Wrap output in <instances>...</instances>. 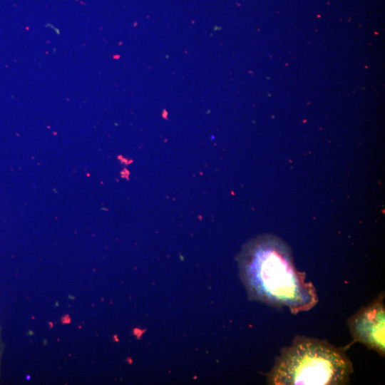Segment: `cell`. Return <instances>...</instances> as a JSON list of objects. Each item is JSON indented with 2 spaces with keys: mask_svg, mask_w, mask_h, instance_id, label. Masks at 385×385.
Segmentation results:
<instances>
[{
  "mask_svg": "<svg viewBox=\"0 0 385 385\" xmlns=\"http://www.w3.org/2000/svg\"><path fill=\"white\" fill-rule=\"evenodd\" d=\"M348 327L354 342L369 349L385 354V307L384 294L359 309L348 319Z\"/></svg>",
  "mask_w": 385,
  "mask_h": 385,
  "instance_id": "3",
  "label": "cell"
},
{
  "mask_svg": "<svg viewBox=\"0 0 385 385\" xmlns=\"http://www.w3.org/2000/svg\"><path fill=\"white\" fill-rule=\"evenodd\" d=\"M352 372V363L344 349L297 336L281 350L267 376L273 385H338L347 384Z\"/></svg>",
  "mask_w": 385,
  "mask_h": 385,
  "instance_id": "2",
  "label": "cell"
},
{
  "mask_svg": "<svg viewBox=\"0 0 385 385\" xmlns=\"http://www.w3.org/2000/svg\"><path fill=\"white\" fill-rule=\"evenodd\" d=\"M240 274L249 296L262 303L298 314L313 308L319 299L306 274L295 267L286 246L274 238L250 244L239 261Z\"/></svg>",
  "mask_w": 385,
  "mask_h": 385,
  "instance_id": "1",
  "label": "cell"
},
{
  "mask_svg": "<svg viewBox=\"0 0 385 385\" xmlns=\"http://www.w3.org/2000/svg\"><path fill=\"white\" fill-rule=\"evenodd\" d=\"M62 322L63 324H68L71 322V318L68 315H65L63 317H62Z\"/></svg>",
  "mask_w": 385,
  "mask_h": 385,
  "instance_id": "4",
  "label": "cell"
}]
</instances>
